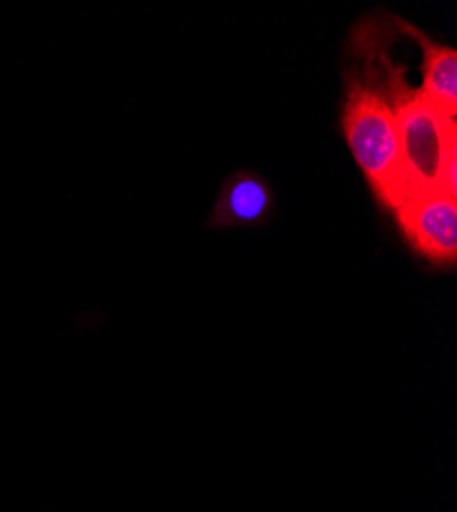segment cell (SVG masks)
<instances>
[{
	"instance_id": "1",
	"label": "cell",
	"mask_w": 457,
	"mask_h": 512,
	"mask_svg": "<svg viewBox=\"0 0 457 512\" xmlns=\"http://www.w3.org/2000/svg\"><path fill=\"white\" fill-rule=\"evenodd\" d=\"M394 15L380 9L349 37L343 68L341 132L373 197L394 211L408 197L396 121V99L410 87L406 66L394 60Z\"/></svg>"
},
{
	"instance_id": "2",
	"label": "cell",
	"mask_w": 457,
	"mask_h": 512,
	"mask_svg": "<svg viewBox=\"0 0 457 512\" xmlns=\"http://www.w3.org/2000/svg\"><path fill=\"white\" fill-rule=\"evenodd\" d=\"M396 121L408 195L439 189L445 156L457 146V117L441 111L419 89L408 87L396 99Z\"/></svg>"
},
{
	"instance_id": "3",
	"label": "cell",
	"mask_w": 457,
	"mask_h": 512,
	"mask_svg": "<svg viewBox=\"0 0 457 512\" xmlns=\"http://www.w3.org/2000/svg\"><path fill=\"white\" fill-rule=\"evenodd\" d=\"M392 213L414 252L435 269H455L457 197L441 189L410 193Z\"/></svg>"
},
{
	"instance_id": "4",
	"label": "cell",
	"mask_w": 457,
	"mask_h": 512,
	"mask_svg": "<svg viewBox=\"0 0 457 512\" xmlns=\"http://www.w3.org/2000/svg\"><path fill=\"white\" fill-rule=\"evenodd\" d=\"M275 209L271 183L255 170H236L220 187L207 226L210 228H253L265 226Z\"/></svg>"
},
{
	"instance_id": "5",
	"label": "cell",
	"mask_w": 457,
	"mask_h": 512,
	"mask_svg": "<svg viewBox=\"0 0 457 512\" xmlns=\"http://www.w3.org/2000/svg\"><path fill=\"white\" fill-rule=\"evenodd\" d=\"M394 25L402 37H408L421 50L419 93L435 103L441 111L457 117V52L451 46L437 44L421 27L394 15Z\"/></svg>"
}]
</instances>
